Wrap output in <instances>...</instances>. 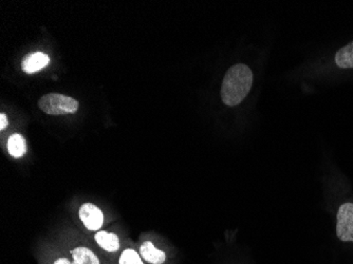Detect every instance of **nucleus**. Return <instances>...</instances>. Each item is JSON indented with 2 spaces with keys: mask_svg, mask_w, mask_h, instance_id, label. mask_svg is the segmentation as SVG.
<instances>
[{
  "mask_svg": "<svg viewBox=\"0 0 353 264\" xmlns=\"http://www.w3.org/2000/svg\"><path fill=\"white\" fill-rule=\"evenodd\" d=\"M253 85V73L247 65L237 63L227 71L221 86L224 105L235 107L245 100Z\"/></svg>",
  "mask_w": 353,
  "mask_h": 264,
  "instance_id": "nucleus-1",
  "label": "nucleus"
},
{
  "mask_svg": "<svg viewBox=\"0 0 353 264\" xmlns=\"http://www.w3.org/2000/svg\"><path fill=\"white\" fill-rule=\"evenodd\" d=\"M79 106L73 97L59 93L45 94L39 101V109L49 115L73 114L79 110Z\"/></svg>",
  "mask_w": 353,
  "mask_h": 264,
  "instance_id": "nucleus-2",
  "label": "nucleus"
},
{
  "mask_svg": "<svg viewBox=\"0 0 353 264\" xmlns=\"http://www.w3.org/2000/svg\"><path fill=\"white\" fill-rule=\"evenodd\" d=\"M336 234L343 242H353V203H345L338 212Z\"/></svg>",
  "mask_w": 353,
  "mask_h": 264,
  "instance_id": "nucleus-3",
  "label": "nucleus"
},
{
  "mask_svg": "<svg viewBox=\"0 0 353 264\" xmlns=\"http://www.w3.org/2000/svg\"><path fill=\"white\" fill-rule=\"evenodd\" d=\"M79 219L89 230H99L104 223V214L102 210L92 203H85L79 212Z\"/></svg>",
  "mask_w": 353,
  "mask_h": 264,
  "instance_id": "nucleus-4",
  "label": "nucleus"
},
{
  "mask_svg": "<svg viewBox=\"0 0 353 264\" xmlns=\"http://www.w3.org/2000/svg\"><path fill=\"white\" fill-rule=\"evenodd\" d=\"M49 63H50V59L45 53H31L23 59L21 68H23V72L32 74V73L39 72L41 69L45 68L46 65H49Z\"/></svg>",
  "mask_w": 353,
  "mask_h": 264,
  "instance_id": "nucleus-5",
  "label": "nucleus"
},
{
  "mask_svg": "<svg viewBox=\"0 0 353 264\" xmlns=\"http://www.w3.org/2000/svg\"><path fill=\"white\" fill-rule=\"evenodd\" d=\"M140 254L143 259L146 260L148 263L163 264L166 260V254L161 250L156 249L152 242L150 241L142 243L140 247Z\"/></svg>",
  "mask_w": 353,
  "mask_h": 264,
  "instance_id": "nucleus-6",
  "label": "nucleus"
},
{
  "mask_svg": "<svg viewBox=\"0 0 353 264\" xmlns=\"http://www.w3.org/2000/svg\"><path fill=\"white\" fill-rule=\"evenodd\" d=\"M95 241L105 251L114 253L120 249V241L116 234L108 233L106 230H100L94 236Z\"/></svg>",
  "mask_w": 353,
  "mask_h": 264,
  "instance_id": "nucleus-7",
  "label": "nucleus"
},
{
  "mask_svg": "<svg viewBox=\"0 0 353 264\" xmlns=\"http://www.w3.org/2000/svg\"><path fill=\"white\" fill-rule=\"evenodd\" d=\"M73 258V264H101L100 260L94 253L88 247L79 246L71 251Z\"/></svg>",
  "mask_w": 353,
  "mask_h": 264,
  "instance_id": "nucleus-8",
  "label": "nucleus"
},
{
  "mask_svg": "<svg viewBox=\"0 0 353 264\" xmlns=\"http://www.w3.org/2000/svg\"><path fill=\"white\" fill-rule=\"evenodd\" d=\"M8 152L13 158H21L27 152V144L21 134H12L8 140Z\"/></svg>",
  "mask_w": 353,
  "mask_h": 264,
  "instance_id": "nucleus-9",
  "label": "nucleus"
},
{
  "mask_svg": "<svg viewBox=\"0 0 353 264\" xmlns=\"http://www.w3.org/2000/svg\"><path fill=\"white\" fill-rule=\"evenodd\" d=\"M335 63L342 69L353 68V41L341 48L335 55Z\"/></svg>",
  "mask_w": 353,
  "mask_h": 264,
  "instance_id": "nucleus-10",
  "label": "nucleus"
},
{
  "mask_svg": "<svg viewBox=\"0 0 353 264\" xmlns=\"http://www.w3.org/2000/svg\"><path fill=\"white\" fill-rule=\"evenodd\" d=\"M119 264H144L134 250L127 249L121 255Z\"/></svg>",
  "mask_w": 353,
  "mask_h": 264,
  "instance_id": "nucleus-11",
  "label": "nucleus"
},
{
  "mask_svg": "<svg viewBox=\"0 0 353 264\" xmlns=\"http://www.w3.org/2000/svg\"><path fill=\"white\" fill-rule=\"evenodd\" d=\"M8 124H9V122H8L7 115L5 113H1L0 114V130H3L8 126Z\"/></svg>",
  "mask_w": 353,
  "mask_h": 264,
  "instance_id": "nucleus-12",
  "label": "nucleus"
},
{
  "mask_svg": "<svg viewBox=\"0 0 353 264\" xmlns=\"http://www.w3.org/2000/svg\"><path fill=\"white\" fill-rule=\"evenodd\" d=\"M53 264H73V262H71L70 260L67 259V258H59V259L55 260Z\"/></svg>",
  "mask_w": 353,
  "mask_h": 264,
  "instance_id": "nucleus-13",
  "label": "nucleus"
}]
</instances>
